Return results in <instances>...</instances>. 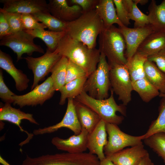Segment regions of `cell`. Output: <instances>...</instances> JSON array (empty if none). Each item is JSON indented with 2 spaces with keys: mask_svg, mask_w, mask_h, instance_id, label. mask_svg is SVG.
<instances>
[{
  "mask_svg": "<svg viewBox=\"0 0 165 165\" xmlns=\"http://www.w3.org/2000/svg\"><path fill=\"white\" fill-rule=\"evenodd\" d=\"M55 50L81 67L88 77L96 69L100 61L99 49L90 48L67 34L61 39Z\"/></svg>",
  "mask_w": 165,
  "mask_h": 165,
  "instance_id": "6da1fadb",
  "label": "cell"
},
{
  "mask_svg": "<svg viewBox=\"0 0 165 165\" xmlns=\"http://www.w3.org/2000/svg\"><path fill=\"white\" fill-rule=\"evenodd\" d=\"M103 28L96 9L82 13L75 20L66 23V34L89 48H95L97 38Z\"/></svg>",
  "mask_w": 165,
  "mask_h": 165,
  "instance_id": "7a4b0ae2",
  "label": "cell"
},
{
  "mask_svg": "<svg viewBox=\"0 0 165 165\" xmlns=\"http://www.w3.org/2000/svg\"><path fill=\"white\" fill-rule=\"evenodd\" d=\"M99 49L107 59L110 67L117 65H126V46L124 38L119 28L114 25L104 27L99 35Z\"/></svg>",
  "mask_w": 165,
  "mask_h": 165,
  "instance_id": "3957f363",
  "label": "cell"
},
{
  "mask_svg": "<svg viewBox=\"0 0 165 165\" xmlns=\"http://www.w3.org/2000/svg\"><path fill=\"white\" fill-rule=\"evenodd\" d=\"M109 97L103 99L93 98L83 91L74 100L89 107L97 113L101 119L106 123L118 125L121 124L124 119L123 116L116 114L117 112L126 116V107L123 104L118 105L114 99L113 90L111 89Z\"/></svg>",
  "mask_w": 165,
  "mask_h": 165,
  "instance_id": "277c9868",
  "label": "cell"
},
{
  "mask_svg": "<svg viewBox=\"0 0 165 165\" xmlns=\"http://www.w3.org/2000/svg\"><path fill=\"white\" fill-rule=\"evenodd\" d=\"M97 157L89 152L47 154L35 158L27 156L21 165H98Z\"/></svg>",
  "mask_w": 165,
  "mask_h": 165,
  "instance_id": "5b68a950",
  "label": "cell"
},
{
  "mask_svg": "<svg viewBox=\"0 0 165 165\" xmlns=\"http://www.w3.org/2000/svg\"><path fill=\"white\" fill-rule=\"evenodd\" d=\"M100 53L97 68L88 76L83 88L84 91L97 99L108 97V91L111 89L109 75L110 68L105 56Z\"/></svg>",
  "mask_w": 165,
  "mask_h": 165,
  "instance_id": "8992f818",
  "label": "cell"
},
{
  "mask_svg": "<svg viewBox=\"0 0 165 165\" xmlns=\"http://www.w3.org/2000/svg\"><path fill=\"white\" fill-rule=\"evenodd\" d=\"M35 37L24 30L11 34L0 39V45L11 49L17 55V61L22 59L24 53L29 56L34 52L44 53L41 46L35 43Z\"/></svg>",
  "mask_w": 165,
  "mask_h": 165,
  "instance_id": "52a82bcc",
  "label": "cell"
},
{
  "mask_svg": "<svg viewBox=\"0 0 165 165\" xmlns=\"http://www.w3.org/2000/svg\"><path fill=\"white\" fill-rule=\"evenodd\" d=\"M106 128L108 139L104 148L106 156H110L120 151L124 148L132 147L143 144L144 138L143 134L134 136L126 134L121 130L118 125L106 123Z\"/></svg>",
  "mask_w": 165,
  "mask_h": 165,
  "instance_id": "ba28073f",
  "label": "cell"
},
{
  "mask_svg": "<svg viewBox=\"0 0 165 165\" xmlns=\"http://www.w3.org/2000/svg\"><path fill=\"white\" fill-rule=\"evenodd\" d=\"M110 68L111 89L118 96V100L126 106L131 100V92L133 90L127 67L126 65H117Z\"/></svg>",
  "mask_w": 165,
  "mask_h": 165,
  "instance_id": "9c48e42d",
  "label": "cell"
},
{
  "mask_svg": "<svg viewBox=\"0 0 165 165\" xmlns=\"http://www.w3.org/2000/svg\"><path fill=\"white\" fill-rule=\"evenodd\" d=\"M55 91L53 81L50 76L29 92L23 95L16 94L13 96V104L21 108L26 106L42 105L53 96Z\"/></svg>",
  "mask_w": 165,
  "mask_h": 165,
  "instance_id": "30bf717a",
  "label": "cell"
},
{
  "mask_svg": "<svg viewBox=\"0 0 165 165\" xmlns=\"http://www.w3.org/2000/svg\"><path fill=\"white\" fill-rule=\"evenodd\" d=\"M62 56L56 50L52 52L47 49L42 56L38 57L27 56L25 59L29 69L33 74L34 79L31 90L38 85L39 82L44 80Z\"/></svg>",
  "mask_w": 165,
  "mask_h": 165,
  "instance_id": "8fae6325",
  "label": "cell"
},
{
  "mask_svg": "<svg viewBox=\"0 0 165 165\" xmlns=\"http://www.w3.org/2000/svg\"><path fill=\"white\" fill-rule=\"evenodd\" d=\"M119 28L125 41V56L127 61L135 54L138 47L145 39L155 31L150 24L140 28H131L124 26Z\"/></svg>",
  "mask_w": 165,
  "mask_h": 165,
  "instance_id": "7c38bea8",
  "label": "cell"
},
{
  "mask_svg": "<svg viewBox=\"0 0 165 165\" xmlns=\"http://www.w3.org/2000/svg\"><path fill=\"white\" fill-rule=\"evenodd\" d=\"M62 128L69 129L75 135L79 134L81 132L82 127L76 114L74 100L72 98L68 99L66 110L63 118L60 122L52 126L35 129L33 131V134L39 135L51 133Z\"/></svg>",
  "mask_w": 165,
  "mask_h": 165,
  "instance_id": "4fadbf2b",
  "label": "cell"
},
{
  "mask_svg": "<svg viewBox=\"0 0 165 165\" xmlns=\"http://www.w3.org/2000/svg\"><path fill=\"white\" fill-rule=\"evenodd\" d=\"M0 2L2 9L9 12L32 14L48 11L45 0H0Z\"/></svg>",
  "mask_w": 165,
  "mask_h": 165,
  "instance_id": "5bb4252c",
  "label": "cell"
},
{
  "mask_svg": "<svg viewBox=\"0 0 165 165\" xmlns=\"http://www.w3.org/2000/svg\"><path fill=\"white\" fill-rule=\"evenodd\" d=\"M89 133L82 127L80 133L74 134L66 139L53 137L51 143L58 150L71 153L84 152L87 149V139Z\"/></svg>",
  "mask_w": 165,
  "mask_h": 165,
  "instance_id": "9a60e30c",
  "label": "cell"
},
{
  "mask_svg": "<svg viewBox=\"0 0 165 165\" xmlns=\"http://www.w3.org/2000/svg\"><path fill=\"white\" fill-rule=\"evenodd\" d=\"M107 141L106 123L101 119L93 131L88 133L87 149L90 153L96 155L101 161L106 158L104 148Z\"/></svg>",
  "mask_w": 165,
  "mask_h": 165,
  "instance_id": "2e32d148",
  "label": "cell"
},
{
  "mask_svg": "<svg viewBox=\"0 0 165 165\" xmlns=\"http://www.w3.org/2000/svg\"><path fill=\"white\" fill-rule=\"evenodd\" d=\"M48 7L51 14L66 22L75 20L82 13V9L79 6L76 5L70 6L66 0H49Z\"/></svg>",
  "mask_w": 165,
  "mask_h": 165,
  "instance_id": "e0dca14e",
  "label": "cell"
},
{
  "mask_svg": "<svg viewBox=\"0 0 165 165\" xmlns=\"http://www.w3.org/2000/svg\"><path fill=\"white\" fill-rule=\"evenodd\" d=\"M23 119L28 120L30 123L38 125L39 123L34 119L32 114L26 113L21 111L19 109L13 107L11 104L6 103L0 109V120L6 121L11 123L20 128L21 131L26 133L28 138L20 145H22L29 142L32 138L33 134H30L27 131L24 130L20 126L21 121Z\"/></svg>",
  "mask_w": 165,
  "mask_h": 165,
  "instance_id": "ac0fdd59",
  "label": "cell"
},
{
  "mask_svg": "<svg viewBox=\"0 0 165 165\" xmlns=\"http://www.w3.org/2000/svg\"><path fill=\"white\" fill-rule=\"evenodd\" d=\"M148 153L142 144L123 149L106 157L116 165H138Z\"/></svg>",
  "mask_w": 165,
  "mask_h": 165,
  "instance_id": "d6986e66",
  "label": "cell"
},
{
  "mask_svg": "<svg viewBox=\"0 0 165 165\" xmlns=\"http://www.w3.org/2000/svg\"><path fill=\"white\" fill-rule=\"evenodd\" d=\"M0 67L9 74L14 80L16 90L20 92L26 90L30 80L22 71L17 69L8 54L0 50Z\"/></svg>",
  "mask_w": 165,
  "mask_h": 165,
  "instance_id": "ffe728a7",
  "label": "cell"
},
{
  "mask_svg": "<svg viewBox=\"0 0 165 165\" xmlns=\"http://www.w3.org/2000/svg\"><path fill=\"white\" fill-rule=\"evenodd\" d=\"M165 48V32L155 31L148 35L138 47L136 53L147 58Z\"/></svg>",
  "mask_w": 165,
  "mask_h": 165,
  "instance_id": "44dd1931",
  "label": "cell"
},
{
  "mask_svg": "<svg viewBox=\"0 0 165 165\" xmlns=\"http://www.w3.org/2000/svg\"><path fill=\"white\" fill-rule=\"evenodd\" d=\"M95 9L105 27H109L114 24H117L119 27L125 26L117 16L113 0H99Z\"/></svg>",
  "mask_w": 165,
  "mask_h": 165,
  "instance_id": "7402d4cb",
  "label": "cell"
},
{
  "mask_svg": "<svg viewBox=\"0 0 165 165\" xmlns=\"http://www.w3.org/2000/svg\"><path fill=\"white\" fill-rule=\"evenodd\" d=\"M74 102L76 114L82 127L89 133L91 132L101 119V118L86 105L74 100Z\"/></svg>",
  "mask_w": 165,
  "mask_h": 165,
  "instance_id": "603a6c76",
  "label": "cell"
},
{
  "mask_svg": "<svg viewBox=\"0 0 165 165\" xmlns=\"http://www.w3.org/2000/svg\"><path fill=\"white\" fill-rule=\"evenodd\" d=\"M148 15L149 24L156 31L165 32V0L159 5L152 0L148 6Z\"/></svg>",
  "mask_w": 165,
  "mask_h": 165,
  "instance_id": "cb8c5ba5",
  "label": "cell"
},
{
  "mask_svg": "<svg viewBox=\"0 0 165 165\" xmlns=\"http://www.w3.org/2000/svg\"><path fill=\"white\" fill-rule=\"evenodd\" d=\"M145 77L159 91L165 94V74L153 62L147 60L144 65Z\"/></svg>",
  "mask_w": 165,
  "mask_h": 165,
  "instance_id": "d4e9b609",
  "label": "cell"
},
{
  "mask_svg": "<svg viewBox=\"0 0 165 165\" xmlns=\"http://www.w3.org/2000/svg\"><path fill=\"white\" fill-rule=\"evenodd\" d=\"M24 31L35 38L41 39L46 46L47 49L52 52L55 51L60 40L66 34L65 31L56 32L44 29Z\"/></svg>",
  "mask_w": 165,
  "mask_h": 165,
  "instance_id": "484cf974",
  "label": "cell"
},
{
  "mask_svg": "<svg viewBox=\"0 0 165 165\" xmlns=\"http://www.w3.org/2000/svg\"><path fill=\"white\" fill-rule=\"evenodd\" d=\"M88 77L79 78L66 84L59 90L61 95L59 104L63 105L66 100L69 98L74 99L83 91L85 83Z\"/></svg>",
  "mask_w": 165,
  "mask_h": 165,
  "instance_id": "4316f807",
  "label": "cell"
},
{
  "mask_svg": "<svg viewBox=\"0 0 165 165\" xmlns=\"http://www.w3.org/2000/svg\"><path fill=\"white\" fill-rule=\"evenodd\" d=\"M134 90L139 94L142 100L148 103L155 97L159 96L158 90L151 84L145 77L132 82Z\"/></svg>",
  "mask_w": 165,
  "mask_h": 165,
  "instance_id": "83f0119b",
  "label": "cell"
},
{
  "mask_svg": "<svg viewBox=\"0 0 165 165\" xmlns=\"http://www.w3.org/2000/svg\"><path fill=\"white\" fill-rule=\"evenodd\" d=\"M147 58L136 53L126 64L132 82L145 77L144 65Z\"/></svg>",
  "mask_w": 165,
  "mask_h": 165,
  "instance_id": "f1b7e54d",
  "label": "cell"
},
{
  "mask_svg": "<svg viewBox=\"0 0 165 165\" xmlns=\"http://www.w3.org/2000/svg\"><path fill=\"white\" fill-rule=\"evenodd\" d=\"M68 59L64 56L56 63L52 68L50 72L51 77L53 81L55 91H59L65 84L67 68Z\"/></svg>",
  "mask_w": 165,
  "mask_h": 165,
  "instance_id": "f546056e",
  "label": "cell"
},
{
  "mask_svg": "<svg viewBox=\"0 0 165 165\" xmlns=\"http://www.w3.org/2000/svg\"><path fill=\"white\" fill-rule=\"evenodd\" d=\"M122 0L127 11L129 19L134 21V28L142 27L149 24L148 15L142 12L133 0Z\"/></svg>",
  "mask_w": 165,
  "mask_h": 165,
  "instance_id": "4dcf8cb0",
  "label": "cell"
},
{
  "mask_svg": "<svg viewBox=\"0 0 165 165\" xmlns=\"http://www.w3.org/2000/svg\"><path fill=\"white\" fill-rule=\"evenodd\" d=\"M38 21L44 24L50 31H66V23L55 17L48 11L39 12L32 14Z\"/></svg>",
  "mask_w": 165,
  "mask_h": 165,
  "instance_id": "1f68e13d",
  "label": "cell"
},
{
  "mask_svg": "<svg viewBox=\"0 0 165 165\" xmlns=\"http://www.w3.org/2000/svg\"><path fill=\"white\" fill-rule=\"evenodd\" d=\"M157 118L152 121L146 133L144 134V139L156 133L165 134V97H162L158 108Z\"/></svg>",
  "mask_w": 165,
  "mask_h": 165,
  "instance_id": "d6a6232c",
  "label": "cell"
},
{
  "mask_svg": "<svg viewBox=\"0 0 165 165\" xmlns=\"http://www.w3.org/2000/svg\"><path fill=\"white\" fill-rule=\"evenodd\" d=\"M143 140L145 144L155 152L165 163V134L156 133Z\"/></svg>",
  "mask_w": 165,
  "mask_h": 165,
  "instance_id": "836d02e7",
  "label": "cell"
},
{
  "mask_svg": "<svg viewBox=\"0 0 165 165\" xmlns=\"http://www.w3.org/2000/svg\"><path fill=\"white\" fill-rule=\"evenodd\" d=\"M0 12L4 15L10 26L12 33L24 30L21 14L9 12L0 8Z\"/></svg>",
  "mask_w": 165,
  "mask_h": 165,
  "instance_id": "e575fe53",
  "label": "cell"
},
{
  "mask_svg": "<svg viewBox=\"0 0 165 165\" xmlns=\"http://www.w3.org/2000/svg\"><path fill=\"white\" fill-rule=\"evenodd\" d=\"M85 77L88 76L84 70L79 66L68 60L65 84L73 80Z\"/></svg>",
  "mask_w": 165,
  "mask_h": 165,
  "instance_id": "d590c367",
  "label": "cell"
},
{
  "mask_svg": "<svg viewBox=\"0 0 165 165\" xmlns=\"http://www.w3.org/2000/svg\"><path fill=\"white\" fill-rule=\"evenodd\" d=\"M21 18L24 30L44 29L47 28L43 23H39L31 14H21Z\"/></svg>",
  "mask_w": 165,
  "mask_h": 165,
  "instance_id": "8d00e7d4",
  "label": "cell"
},
{
  "mask_svg": "<svg viewBox=\"0 0 165 165\" xmlns=\"http://www.w3.org/2000/svg\"><path fill=\"white\" fill-rule=\"evenodd\" d=\"M117 16L122 24L127 27L130 24L127 11L122 0H113Z\"/></svg>",
  "mask_w": 165,
  "mask_h": 165,
  "instance_id": "74e56055",
  "label": "cell"
},
{
  "mask_svg": "<svg viewBox=\"0 0 165 165\" xmlns=\"http://www.w3.org/2000/svg\"><path fill=\"white\" fill-rule=\"evenodd\" d=\"M16 94L11 91L5 84L3 75L2 71L0 70V98L6 103H13L12 97Z\"/></svg>",
  "mask_w": 165,
  "mask_h": 165,
  "instance_id": "f35d334b",
  "label": "cell"
},
{
  "mask_svg": "<svg viewBox=\"0 0 165 165\" xmlns=\"http://www.w3.org/2000/svg\"><path fill=\"white\" fill-rule=\"evenodd\" d=\"M147 60L154 62L158 68L165 74V48L148 57Z\"/></svg>",
  "mask_w": 165,
  "mask_h": 165,
  "instance_id": "ab89813d",
  "label": "cell"
},
{
  "mask_svg": "<svg viewBox=\"0 0 165 165\" xmlns=\"http://www.w3.org/2000/svg\"><path fill=\"white\" fill-rule=\"evenodd\" d=\"M99 0H71L70 2L73 5L79 6L82 10V13L90 11L96 9Z\"/></svg>",
  "mask_w": 165,
  "mask_h": 165,
  "instance_id": "60d3db41",
  "label": "cell"
},
{
  "mask_svg": "<svg viewBox=\"0 0 165 165\" xmlns=\"http://www.w3.org/2000/svg\"><path fill=\"white\" fill-rule=\"evenodd\" d=\"M12 34L10 26L3 14L0 12V39Z\"/></svg>",
  "mask_w": 165,
  "mask_h": 165,
  "instance_id": "b9f144b4",
  "label": "cell"
},
{
  "mask_svg": "<svg viewBox=\"0 0 165 165\" xmlns=\"http://www.w3.org/2000/svg\"><path fill=\"white\" fill-rule=\"evenodd\" d=\"M138 165H154L150 158L149 153L143 158Z\"/></svg>",
  "mask_w": 165,
  "mask_h": 165,
  "instance_id": "7bdbcfd3",
  "label": "cell"
},
{
  "mask_svg": "<svg viewBox=\"0 0 165 165\" xmlns=\"http://www.w3.org/2000/svg\"><path fill=\"white\" fill-rule=\"evenodd\" d=\"M99 165H116L110 159L106 158L101 161H100Z\"/></svg>",
  "mask_w": 165,
  "mask_h": 165,
  "instance_id": "ee69618b",
  "label": "cell"
},
{
  "mask_svg": "<svg viewBox=\"0 0 165 165\" xmlns=\"http://www.w3.org/2000/svg\"><path fill=\"white\" fill-rule=\"evenodd\" d=\"M133 1L137 4H139L141 5L145 4L148 3V0H134Z\"/></svg>",
  "mask_w": 165,
  "mask_h": 165,
  "instance_id": "f6af8a7d",
  "label": "cell"
},
{
  "mask_svg": "<svg viewBox=\"0 0 165 165\" xmlns=\"http://www.w3.org/2000/svg\"><path fill=\"white\" fill-rule=\"evenodd\" d=\"M159 96L161 97H165V94H160Z\"/></svg>",
  "mask_w": 165,
  "mask_h": 165,
  "instance_id": "bcb514c9",
  "label": "cell"
}]
</instances>
